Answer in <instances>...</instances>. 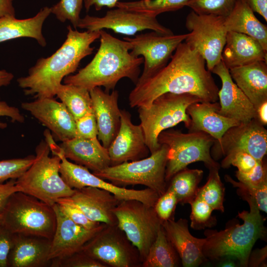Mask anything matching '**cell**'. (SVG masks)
<instances>
[{"instance_id":"6da1fadb","label":"cell","mask_w":267,"mask_h":267,"mask_svg":"<svg viewBox=\"0 0 267 267\" xmlns=\"http://www.w3.org/2000/svg\"><path fill=\"white\" fill-rule=\"evenodd\" d=\"M130 93L131 107L147 108L167 92L189 93L202 101H218L219 88L202 56L185 42L180 43L170 61L152 76L137 82Z\"/></svg>"},{"instance_id":"7a4b0ae2","label":"cell","mask_w":267,"mask_h":267,"mask_svg":"<svg viewBox=\"0 0 267 267\" xmlns=\"http://www.w3.org/2000/svg\"><path fill=\"white\" fill-rule=\"evenodd\" d=\"M66 39L51 56L39 59L28 75L17 81L25 95L37 98L53 97L66 76L76 71L81 61L91 54V44L100 38V31L81 32L67 27Z\"/></svg>"},{"instance_id":"3957f363","label":"cell","mask_w":267,"mask_h":267,"mask_svg":"<svg viewBox=\"0 0 267 267\" xmlns=\"http://www.w3.org/2000/svg\"><path fill=\"white\" fill-rule=\"evenodd\" d=\"M100 46L91 61L74 75L63 79L64 83L85 89L89 91L103 87L105 91L114 90L118 82L127 78L135 85L139 77L142 57H135L130 50L129 42L117 39L100 30Z\"/></svg>"},{"instance_id":"277c9868","label":"cell","mask_w":267,"mask_h":267,"mask_svg":"<svg viewBox=\"0 0 267 267\" xmlns=\"http://www.w3.org/2000/svg\"><path fill=\"white\" fill-rule=\"evenodd\" d=\"M250 211L239 212L238 216L243 220L239 223L229 224L219 231L207 229L204 232L206 241L203 253L208 261H219L229 257L233 259L242 267H247L249 255L259 239L266 237L265 219L261 214L256 201L246 198Z\"/></svg>"},{"instance_id":"5b68a950","label":"cell","mask_w":267,"mask_h":267,"mask_svg":"<svg viewBox=\"0 0 267 267\" xmlns=\"http://www.w3.org/2000/svg\"><path fill=\"white\" fill-rule=\"evenodd\" d=\"M35 152L32 164L15 180L19 191L51 206L59 198L71 196L74 189L70 188L60 176V157L49 156L50 150L45 140L40 141Z\"/></svg>"},{"instance_id":"8992f818","label":"cell","mask_w":267,"mask_h":267,"mask_svg":"<svg viewBox=\"0 0 267 267\" xmlns=\"http://www.w3.org/2000/svg\"><path fill=\"white\" fill-rule=\"evenodd\" d=\"M202 101L193 94L167 92L154 99L149 107H138L140 125L150 154L160 147L158 137L162 132L181 122L188 129L190 118L186 109L190 105Z\"/></svg>"},{"instance_id":"52a82bcc","label":"cell","mask_w":267,"mask_h":267,"mask_svg":"<svg viewBox=\"0 0 267 267\" xmlns=\"http://www.w3.org/2000/svg\"><path fill=\"white\" fill-rule=\"evenodd\" d=\"M2 223L12 233L31 234L52 239L56 225L52 207L21 191L9 198L2 213Z\"/></svg>"},{"instance_id":"ba28073f","label":"cell","mask_w":267,"mask_h":267,"mask_svg":"<svg viewBox=\"0 0 267 267\" xmlns=\"http://www.w3.org/2000/svg\"><path fill=\"white\" fill-rule=\"evenodd\" d=\"M160 144L169 148L165 179L168 182L178 172L190 164L203 162L208 169L221 167L211 154L215 139L203 132H188L170 130L162 132L158 137Z\"/></svg>"},{"instance_id":"9c48e42d","label":"cell","mask_w":267,"mask_h":267,"mask_svg":"<svg viewBox=\"0 0 267 267\" xmlns=\"http://www.w3.org/2000/svg\"><path fill=\"white\" fill-rule=\"evenodd\" d=\"M168 151L166 145L161 144L160 147L148 157L109 166L93 174L117 186L142 185L161 196L167 188L165 173Z\"/></svg>"},{"instance_id":"30bf717a","label":"cell","mask_w":267,"mask_h":267,"mask_svg":"<svg viewBox=\"0 0 267 267\" xmlns=\"http://www.w3.org/2000/svg\"><path fill=\"white\" fill-rule=\"evenodd\" d=\"M113 213L117 226L136 248L142 263L163 222L158 217L154 207L137 200L122 201Z\"/></svg>"},{"instance_id":"8fae6325","label":"cell","mask_w":267,"mask_h":267,"mask_svg":"<svg viewBox=\"0 0 267 267\" xmlns=\"http://www.w3.org/2000/svg\"><path fill=\"white\" fill-rule=\"evenodd\" d=\"M224 18L199 14L193 11L186 18L185 27L189 33L184 42L202 56L211 72L221 61L225 44L227 31Z\"/></svg>"},{"instance_id":"7c38bea8","label":"cell","mask_w":267,"mask_h":267,"mask_svg":"<svg viewBox=\"0 0 267 267\" xmlns=\"http://www.w3.org/2000/svg\"><path fill=\"white\" fill-rule=\"evenodd\" d=\"M81 250L108 267H138L139 252L117 225L106 224Z\"/></svg>"},{"instance_id":"4fadbf2b","label":"cell","mask_w":267,"mask_h":267,"mask_svg":"<svg viewBox=\"0 0 267 267\" xmlns=\"http://www.w3.org/2000/svg\"><path fill=\"white\" fill-rule=\"evenodd\" d=\"M188 35H165L152 31L136 35L134 38H124V40L131 44V54L135 57L141 56L143 58V70L137 83L150 77L164 67Z\"/></svg>"},{"instance_id":"5bb4252c","label":"cell","mask_w":267,"mask_h":267,"mask_svg":"<svg viewBox=\"0 0 267 267\" xmlns=\"http://www.w3.org/2000/svg\"><path fill=\"white\" fill-rule=\"evenodd\" d=\"M60 158L59 173L65 182L71 188L78 189L85 187H93L107 190L121 201L137 200L148 206L154 207L159 194L146 188L136 190L119 187L90 173L86 167L73 163L63 155L61 149L55 152Z\"/></svg>"},{"instance_id":"9a60e30c","label":"cell","mask_w":267,"mask_h":267,"mask_svg":"<svg viewBox=\"0 0 267 267\" xmlns=\"http://www.w3.org/2000/svg\"><path fill=\"white\" fill-rule=\"evenodd\" d=\"M77 27L89 31L107 29L128 36L145 30L165 35L173 34L158 22L156 16L121 7L108 10L102 17L87 15L80 19Z\"/></svg>"},{"instance_id":"2e32d148","label":"cell","mask_w":267,"mask_h":267,"mask_svg":"<svg viewBox=\"0 0 267 267\" xmlns=\"http://www.w3.org/2000/svg\"><path fill=\"white\" fill-rule=\"evenodd\" d=\"M246 152L258 161L267 152V130L256 118L229 128L220 142L215 141L211 149L212 158L217 161L234 152Z\"/></svg>"},{"instance_id":"e0dca14e","label":"cell","mask_w":267,"mask_h":267,"mask_svg":"<svg viewBox=\"0 0 267 267\" xmlns=\"http://www.w3.org/2000/svg\"><path fill=\"white\" fill-rule=\"evenodd\" d=\"M52 207L56 215V225L48 256L50 261L62 259L81 251L83 246L106 225L102 223L95 228L88 229L70 219L57 203Z\"/></svg>"},{"instance_id":"ac0fdd59","label":"cell","mask_w":267,"mask_h":267,"mask_svg":"<svg viewBox=\"0 0 267 267\" xmlns=\"http://www.w3.org/2000/svg\"><path fill=\"white\" fill-rule=\"evenodd\" d=\"M29 112L61 142L76 137L75 120L64 104L53 97L37 98L21 103Z\"/></svg>"},{"instance_id":"d6986e66","label":"cell","mask_w":267,"mask_h":267,"mask_svg":"<svg viewBox=\"0 0 267 267\" xmlns=\"http://www.w3.org/2000/svg\"><path fill=\"white\" fill-rule=\"evenodd\" d=\"M107 149L110 166L146 158L150 152L141 126L132 123L128 111L121 110L119 130Z\"/></svg>"},{"instance_id":"ffe728a7","label":"cell","mask_w":267,"mask_h":267,"mask_svg":"<svg viewBox=\"0 0 267 267\" xmlns=\"http://www.w3.org/2000/svg\"><path fill=\"white\" fill-rule=\"evenodd\" d=\"M211 72L219 77L222 88L219 90V113L240 123H246L256 118L253 104L233 81L228 69L221 60Z\"/></svg>"},{"instance_id":"44dd1931","label":"cell","mask_w":267,"mask_h":267,"mask_svg":"<svg viewBox=\"0 0 267 267\" xmlns=\"http://www.w3.org/2000/svg\"><path fill=\"white\" fill-rule=\"evenodd\" d=\"M98 130L97 138L108 149L120 127L121 110L118 106L119 92L111 93L95 87L89 91Z\"/></svg>"},{"instance_id":"7402d4cb","label":"cell","mask_w":267,"mask_h":267,"mask_svg":"<svg viewBox=\"0 0 267 267\" xmlns=\"http://www.w3.org/2000/svg\"><path fill=\"white\" fill-rule=\"evenodd\" d=\"M69 197L89 220L107 225H117L113 210L122 201L110 192L88 186L74 189Z\"/></svg>"},{"instance_id":"603a6c76","label":"cell","mask_w":267,"mask_h":267,"mask_svg":"<svg viewBox=\"0 0 267 267\" xmlns=\"http://www.w3.org/2000/svg\"><path fill=\"white\" fill-rule=\"evenodd\" d=\"M165 233L176 250L183 267H197L208 261L203 253L206 238L192 236L188 229V221L180 218L163 222Z\"/></svg>"},{"instance_id":"cb8c5ba5","label":"cell","mask_w":267,"mask_h":267,"mask_svg":"<svg viewBox=\"0 0 267 267\" xmlns=\"http://www.w3.org/2000/svg\"><path fill=\"white\" fill-rule=\"evenodd\" d=\"M51 240L37 235L13 233L7 267H50L48 256Z\"/></svg>"},{"instance_id":"d4e9b609","label":"cell","mask_w":267,"mask_h":267,"mask_svg":"<svg viewBox=\"0 0 267 267\" xmlns=\"http://www.w3.org/2000/svg\"><path fill=\"white\" fill-rule=\"evenodd\" d=\"M59 146L64 156L75 163L97 173L110 166L108 149L97 138L75 137L61 142Z\"/></svg>"},{"instance_id":"484cf974","label":"cell","mask_w":267,"mask_h":267,"mask_svg":"<svg viewBox=\"0 0 267 267\" xmlns=\"http://www.w3.org/2000/svg\"><path fill=\"white\" fill-rule=\"evenodd\" d=\"M218 101H202L190 105L186 109L190 118L189 132H203L220 142L224 133L230 128L240 124L238 121L224 117L218 110Z\"/></svg>"},{"instance_id":"4316f807","label":"cell","mask_w":267,"mask_h":267,"mask_svg":"<svg viewBox=\"0 0 267 267\" xmlns=\"http://www.w3.org/2000/svg\"><path fill=\"white\" fill-rule=\"evenodd\" d=\"M267 59V51L257 40L244 34L227 32L221 60L228 70Z\"/></svg>"},{"instance_id":"83f0119b","label":"cell","mask_w":267,"mask_h":267,"mask_svg":"<svg viewBox=\"0 0 267 267\" xmlns=\"http://www.w3.org/2000/svg\"><path fill=\"white\" fill-rule=\"evenodd\" d=\"M233 81L256 109L267 101V64L258 61L228 70Z\"/></svg>"},{"instance_id":"f1b7e54d","label":"cell","mask_w":267,"mask_h":267,"mask_svg":"<svg viewBox=\"0 0 267 267\" xmlns=\"http://www.w3.org/2000/svg\"><path fill=\"white\" fill-rule=\"evenodd\" d=\"M51 13V8L45 6L31 18L18 19L15 17L0 18V43L19 38L27 37L35 39L43 46L46 45L43 36V24Z\"/></svg>"},{"instance_id":"f546056e","label":"cell","mask_w":267,"mask_h":267,"mask_svg":"<svg viewBox=\"0 0 267 267\" xmlns=\"http://www.w3.org/2000/svg\"><path fill=\"white\" fill-rule=\"evenodd\" d=\"M224 25L227 32L247 35L267 51V27L256 17L245 0H236L232 11L224 18Z\"/></svg>"},{"instance_id":"4dcf8cb0","label":"cell","mask_w":267,"mask_h":267,"mask_svg":"<svg viewBox=\"0 0 267 267\" xmlns=\"http://www.w3.org/2000/svg\"><path fill=\"white\" fill-rule=\"evenodd\" d=\"M181 263L176 250L168 239L163 226L141 263L142 267H177Z\"/></svg>"},{"instance_id":"1f68e13d","label":"cell","mask_w":267,"mask_h":267,"mask_svg":"<svg viewBox=\"0 0 267 267\" xmlns=\"http://www.w3.org/2000/svg\"><path fill=\"white\" fill-rule=\"evenodd\" d=\"M203 175L202 170L186 168L172 178L167 188L174 192L178 203L182 205L190 204L197 196L198 185Z\"/></svg>"},{"instance_id":"d6a6232c","label":"cell","mask_w":267,"mask_h":267,"mask_svg":"<svg viewBox=\"0 0 267 267\" xmlns=\"http://www.w3.org/2000/svg\"><path fill=\"white\" fill-rule=\"evenodd\" d=\"M56 95L75 120L93 110L89 91L85 89L71 84H61Z\"/></svg>"},{"instance_id":"836d02e7","label":"cell","mask_w":267,"mask_h":267,"mask_svg":"<svg viewBox=\"0 0 267 267\" xmlns=\"http://www.w3.org/2000/svg\"><path fill=\"white\" fill-rule=\"evenodd\" d=\"M191 0H139L118 1L116 7L126 8L155 16L168 11L178 10L187 6Z\"/></svg>"},{"instance_id":"e575fe53","label":"cell","mask_w":267,"mask_h":267,"mask_svg":"<svg viewBox=\"0 0 267 267\" xmlns=\"http://www.w3.org/2000/svg\"><path fill=\"white\" fill-rule=\"evenodd\" d=\"M209 170L207 181L202 187H199L197 196L204 200L214 210L224 212L225 187L219 175V169L213 168Z\"/></svg>"},{"instance_id":"d590c367","label":"cell","mask_w":267,"mask_h":267,"mask_svg":"<svg viewBox=\"0 0 267 267\" xmlns=\"http://www.w3.org/2000/svg\"><path fill=\"white\" fill-rule=\"evenodd\" d=\"M190 204L191 207L190 226L192 228L201 230L215 226L217 220L212 216L214 210L211 206L198 196H196Z\"/></svg>"},{"instance_id":"8d00e7d4","label":"cell","mask_w":267,"mask_h":267,"mask_svg":"<svg viewBox=\"0 0 267 267\" xmlns=\"http://www.w3.org/2000/svg\"><path fill=\"white\" fill-rule=\"evenodd\" d=\"M236 0H191L187 6L199 14L226 17L232 11Z\"/></svg>"},{"instance_id":"74e56055","label":"cell","mask_w":267,"mask_h":267,"mask_svg":"<svg viewBox=\"0 0 267 267\" xmlns=\"http://www.w3.org/2000/svg\"><path fill=\"white\" fill-rule=\"evenodd\" d=\"M224 179L233 187L237 188V193L242 199L253 198L256 201L259 210L267 213V184L255 186L236 181L227 175H225Z\"/></svg>"},{"instance_id":"f35d334b","label":"cell","mask_w":267,"mask_h":267,"mask_svg":"<svg viewBox=\"0 0 267 267\" xmlns=\"http://www.w3.org/2000/svg\"><path fill=\"white\" fill-rule=\"evenodd\" d=\"M84 0H60L51 7V12L61 22L69 21L74 28L81 19L80 12Z\"/></svg>"},{"instance_id":"ab89813d","label":"cell","mask_w":267,"mask_h":267,"mask_svg":"<svg viewBox=\"0 0 267 267\" xmlns=\"http://www.w3.org/2000/svg\"><path fill=\"white\" fill-rule=\"evenodd\" d=\"M35 156L0 161V183L8 179H16L32 164Z\"/></svg>"},{"instance_id":"60d3db41","label":"cell","mask_w":267,"mask_h":267,"mask_svg":"<svg viewBox=\"0 0 267 267\" xmlns=\"http://www.w3.org/2000/svg\"><path fill=\"white\" fill-rule=\"evenodd\" d=\"M56 203L60 210L70 219L85 228H95L102 223L89 220L69 197L59 198Z\"/></svg>"},{"instance_id":"b9f144b4","label":"cell","mask_w":267,"mask_h":267,"mask_svg":"<svg viewBox=\"0 0 267 267\" xmlns=\"http://www.w3.org/2000/svg\"><path fill=\"white\" fill-rule=\"evenodd\" d=\"M51 267H107L82 250L62 259L51 260Z\"/></svg>"},{"instance_id":"7bdbcfd3","label":"cell","mask_w":267,"mask_h":267,"mask_svg":"<svg viewBox=\"0 0 267 267\" xmlns=\"http://www.w3.org/2000/svg\"><path fill=\"white\" fill-rule=\"evenodd\" d=\"M258 161L250 154L238 151L224 156L220 166L225 169L232 165L237 168L238 172L247 173L254 168Z\"/></svg>"},{"instance_id":"ee69618b","label":"cell","mask_w":267,"mask_h":267,"mask_svg":"<svg viewBox=\"0 0 267 267\" xmlns=\"http://www.w3.org/2000/svg\"><path fill=\"white\" fill-rule=\"evenodd\" d=\"M178 201L174 192L167 188L165 192L157 200L154 208L159 218L164 222L174 219L175 211Z\"/></svg>"},{"instance_id":"f6af8a7d","label":"cell","mask_w":267,"mask_h":267,"mask_svg":"<svg viewBox=\"0 0 267 267\" xmlns=\"http://www.w3.org/2000/svg\"><path fill=\"white\" fill-rule=\"evenodd\" d=\"M235 176L238 181L255 185L267 184V166L264 158L258 161L254 168L249 173H243L237 171Z\"/></svg>"},{"instance_id":"bcb514c9","label":"cell","mask_w":267,"mask_h":267,"mask_svg":"<svg viewBox=\"0 0 267 267\" xmlns=\"http://www.w3.org/2000/svg\"><path fill=\"white\" fill-rule=\"evenodd\" d=\"M76 137L86 138L97 137L98 130L93 110L75 120Z\"/></svg>"},{"instance_id":"7dc6e473","label":"cell","mask_w":267,"mask_h":267,"mask_svg":"<svg viewBox=\"0 0 267 267\" xmlns=\"http://www.w3.org/2000/svg\"><path fill=\"white\" fill-rule=\"evenodd\" d=\"M13 242V233L0 225V267H7L8 257Z\"/></svg>"},{"instance_id":"c3c4849f","label":"cell","mask_w":267,"mask_h":267,"mask_svg":"<svg viewBox=\"0 0 267 267\" xmlns=\"http://www.w3.org/2000/svg\"><path fill=\"white\" fill-rule=\"evenodd\" d=\"M5 116L11 119L12 122L23 123L25 121L24 116L20 113L18 108L9 105L0 98V117ZM7 124L0 122V128H6Z\"/></svg>"},{"instance_id":"681fc988","label":"cell","mask_w":267,"mask_h":267,"mask_svg":"<svg viewBox=\"0 0 267 267\" xmlns=\"http://www.w3.org/2000/svg\"><path fill=\"white\" fill-rule=\"evenodd\" d=\"M16 179H9L6 183H0V214L3 212L10 196L19 191L15 184Z\"/></svg>"},{"instance_id":"f907efd6","label":"cell","mask_w":267,"mask_h":267,"mask_svg":"<svg viewBox=\"0 0 267 267\" xmlns=\"http://www.w3.org/2000/svg\"><path fill=\"white\" fill-rule=\"evenodd\" d=\"M267 246L261 249H256L254 251L252 250L248 259V267H267Z\"/></svg>"},{"instance_id":"816d5d0a","label":"cell","mask_w":267,"mask_h":267,"mask_svg":"<svg viewBox=\"0 0 267 267\" xmlns=\"http://www.w3.org/2000/svg\"><path fill=\"white\" fill-rule=\"evenodd\" d=\"M254 12L262 16L267 21V0H245Z\"/></svg>"},{"instance_id":"f5cc1de1","label":"cell","mask_w":267,"mask_h":267,"mask_svg":"<svg viewBox=\"0 0 267 267\" xmlns=\"http://www.w3.org/2000/svg\"><path fill=\"white\" fill-rule=\"evenodd\" d=\"M119 0H84L85 7L87 11H89L90 7L94 5L96 10H100L102 7L105 6L108 8H113Z\"/></svg>"},{"instance_id":"db71d44e","label":"cell","mask_w":267,"mask_h":267,"mask_svg":"<svg viewBox=\"0 0 267 267\" xmlns=\"http://www.w3.org/2000/svg\"><path fill=\"white\" fill-rule=\"evenodd\" d=\"M13 0H0V18L15 17V9L13 5Z\"/></svg>"},{"instance_id":"11a10c76","label":"cell","mask_w":267,"mask_h":267,"mask_svg":"<svg viewBox=\"0 0 267 267\" xmlns=\"http://www.w3.org/2000/svg\"><path fill=\"white\" fill-rule=\"evenodd\" d=\"M256 119L264 126L267 125V101L262 103L256 109Z\"/></svg>"},{"instance_id":"9f6ffc18","label":"cell","mask_w":267,"mask_h":267,"mask_svg":"<svg viewBox=\"0 0 267 267\" xmlns=\"http://www.w3.org/2000/svg\"><path fill=\"white\" fill-rule=\"evenodd\" d=\"M14 75L5 70H0V88L7 86L10 84Z\"/></svg>"},{"instance_id":"6f0895ef","label":"cell","mask_w":267,"mask_h":267,"mask_svg":"<svg viewBox=\"0 0 267 267\" xmlns=\"http://www.w3.org/2000/svg\"><path fill=\"white\" fill-rule=\"evenodd\" d=\"M220 262L217 264L218 267H237L236 261L232 258L225 257L219 260Z\"/></svg>"},{"instance_id":"680465c9","label":"cell","mask_w":267,"mask_h":267,"mask_svg":"<svg viewBox=\"0 0 267 267\" xmlns=\"http://www.w3.org/2000/svg\"><path fill=\"white\" fill-rule=\"evenodd\" d=\"M2 223V214H0V225Z\"/></svg>"}]
</instances>
